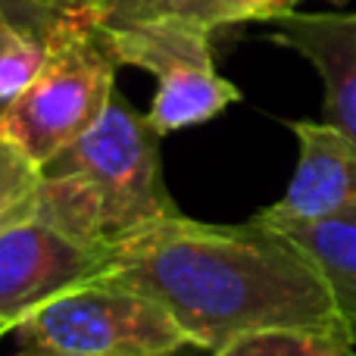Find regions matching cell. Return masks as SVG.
I'll return each mask as SVG.
<instances>
[{
  "mask_svg": "<svg viewBox=\"0 0 356 356\" xmlns=\"http://www.w3.org/2000/svg\"><path fill=\"white\" fill-rule=\"evenodd\" d=\"M100 282L160 303L188 344L207 353L269 328L350 338L319 272L257 216L244 225H209L178 213L116 247Z\"/></svg>",
  "mask_w": 356,
  "mask_h": 356,
  "instance_id": "cell-1",
  "label": "cell"
},
{
  "mask_svg": "<svg viewBox=\"0 0 356 356\" xmlns=\"http://www.w3.org/2000/svg\"><path fill=\"white\" fill-rule=\"evenodd\" d=\"M178 213L163 181L160 135L119 91L79 141L41 166L35 219L79 244L113 253Z\"/></svg>",
  "mask_w": 356,
  "mask_h": 356,
  "instance_id": "cell-2",
  "label": "cell"
},
{
  "mask_svg": "<svg viewBox=\"0 0 356 356\" xmlns=\"http://www.w3.org/2000/svg\"><path fill=\"white\" fill-rule=\"evenodd\" d=\"M41 166L31 163L16 144L0 138V234L35 219Z\"/></svg>",
  "mask_w": 356,
  "mask_h": 356,
  "instance_id": "cell-12",
  "label": "cell"
},
{
  "mask_svg": "<svg viewBox=\"0 0 356 356\" xmlns=\"http://www.w3.org/2000/svg\"><path fill=\"white\" fill-rule=\"evenodd\" d=\"M41 3L60 13V16H66V13H91L94 0H41Z\"/></svg>",
  "mask_w": 356,
  "mask_h": 356,
  "instance_id": "cell-16",
  "label": "cell"
},
{
  "mask_svg": "<svg viewBox=\"0 0 356 356\" xmlns=\"http://www.w3.org/2000/svg\"><path fill=\"white\" fill-rule=\"evenodd\" d=\"M297 169L282 200L259 209L266 222H319L356 213V141L328 122H291Z\"/></svg>",
  "mask_w": 356,
  "mask_h": 356,
  "instance_id": "cell-7",
  "label": "cell"
},
{
  "mask_svg": "<svg viewBox=\"0 0 356 356\" xmlns=\"http://www.w3.org/2000/svg\"><path fill=\"white\" fill-rule=\"evenodd\" d=\"M88 16L100 31L163 22H184L216 31L238 22H259V13L250 0H94Z\"/></svg>",
  "mask_w": 356,
  "mask_h": 356,
  "instance_id": "cell-10",
  "label": "cell"
},
{
  "mask_svg": "<svg viewBox=\"0 0 356 356\" xmlns=\"http://www.w3.org/2000/svg\"><path fill=\"white\" fill-rule=\"evenodd\" d=\"M209 356H356V344L347 334L319 328H269L244 334Z\"/></svg>",
  "mask_w": 356,
  "mask_h": 356,
  "instance_id": "cell-11",
  "label": "cell"
},
{
  "mask_svg": "<svg viewBox=\"0 0 356 356\" xmlns=\"http://www.w3.org/2000/svg\"><path fill=\"white\" fill-rule=\"evenodd\" d=\"M113 263L110 250L72 241L41 219L0 234V322L16 328L50 300L100 282Z\"/></svg>",
  "mask_w": 356,
  "mask_h": 356,
  "instance_id": "cell-6",
  "label": "cell"
},
{
  "mask_svg": "<svg viewBox=\"0 0 356 356\" xmlns=\"http://www.w3.org/2000/svg\"><path fill=\"white\" fill-rule=\"evenodd\" d=\"M116 69L91 16L66 13L47 35L41 72L0 110V138L31 163L47 166L104 116L116 94Z\"/></svg>",
  "mask_w": 356,
  "mask_h": 356,
  "instance_id": "cell-3",
  "label": "cell"
},
{
  "mask_svg": "<svg viewBox=\"0 0 356 356\" xmlns=\"http://www.w3.org/2000/svg\"><path fill=\"white\" fill-rule=\"evenodd\" d=\"M253 10L259 13V22H266V19L278 16V13H288L297 6V0H250Z\"/></svg>",
  "mask_w": 356,
  "mask_h": 356,
  "instance_id": "cell-15",
  "label": "cell"
},
{
  "mask_svg": "<svg viewBox=\"0 0 356 356\" xmlns=\"http://www.w3.org/2000/svg\"><path fill=\"white\" fill-rule=\"evenodd\" d=\"M97 38L116 66L144 69L156 79L147 122L160 138L209 122L241 100L238 88L216 72L209 41L213 31L200 25L163 22L122 31L97 29Z\"/></svg>",
  "mask_w": 356,
  "mask_h": 356,
  "instance_id": "cell-5",
  "label": "cell"
},
{
  "mask_svg": "<svg viewBox=\"0 0 356 356\" xmlns=\"http://www.w3.org/2000/svg\"><path fill=\"white\" fill-rule=\"evenodd\" d=\"M10 334L35 347L88 356H178L191 347L175 319L150 297L113 282H91L25 316Z\"/></svg>",
  "mask_w": 356,
  "mask_h": 356,
  "instance_id": "cell-4",
  "label": "cell"
},
{
  "mask_svg": "<svg viewBox=\"0 0 356 356\" xmlns=\"http://www.w3.org/2000/svg\"><path fill=\"white\" fill-rule=\"evenodd\" d=\"M44 56L47 38L31 35L0 16V110H6L29 88V81L41 72Z\"/></svg>",
  "mask_w": 356,
  "mask_h": 356,
  "instance_id": "cell-13",
  "label": "cell"
},
{
  "mask_svg": "<svg viewBox=\"0 0 356 356\" xmlns=\"http://www.w3.org/2000/svg\"><path fill=\"white\" fill-rule=\"evenodd\" d=\"M13 356H88V353H72V350H56V347H35V344H25L19 353Z\"/></svg>",
  "mask_w": 356,
  "mask_h": 356,
  "instance_id": "cell-17",
  "label": "cell"
},
{
  "mask_svg": "<svg viewBox=\"0 0 356 356\" xmlns=\"http://www.w3.org/2000/svg\"><path fill=\"white\" fill-rule=\"evenodd\" d=\"M328 3H338L341 6V3H347V0H328Z\"/></svg>",
  "mask_w": 356,
  "mask_h": 356,
  "instance_id": "cell-19",
  "label": "cell"
},
{
  "mask_svg": "<svg viewBox=\"0 0 356 356\" xmlns=\"http://www.w3.org/2000/svg\"><path fill=\"white\" fill-rule=\"evenodd\" d=\"M266 225L284 234L319 272L356 344V213L319 222H266Z\"/></svg>",
  "mask_w": 356,
  "mask_h": 356,
  "instance_id": "cell-9",
  "label": "cell"
},
{
  "mask_svg": "<svg viewBox=\"0 0 356 356\" xmlns=\"http://www.w3.org/2000/svg\"><path fill=\"white\" fill-rule=\"evenodd\" d=\"M0 16H6L10 22H16L19 29L31 31L38 38H47L54 31V25L60 22V13H54L50 6H44L41 0H0Z\"/></svg>",
  "mask_w": 356,
  "mask_h": 356,
  "instance_id": "cell-14",
  "label": "cell"
},
{
  "mask_svg": "<svg viewBox=\"0 0 356 356\" xmlns=\"http://www.w3.org/2000/svg\"><path fill=\"white\" fill-rule=\"evenodd\" d=\"M272 25V41L300 54L319 72L325 100L322 122L334 125L356 141V13H278L266 19Z\"/></svg>",
  "mask_w": 356,
  "mask_h": 356,
  "instance_id": "cell-8",
  "label": "cell"
},
{
  "mask_svg": "<svg viewBox=\"0 0 356 356\" xmlns=\"http://www.w3.org/2000/svg\"><path fill=\"white\" fill-rule=\"evenodd\" d=\"M3 334H10V328H6L3 322H0V338H3Z\"/></svg>",
  "mask_w": 356,
  "mask_h": 356,
  "instance_id": "cell-18",
  "label": "cell"
}]
</instances>
